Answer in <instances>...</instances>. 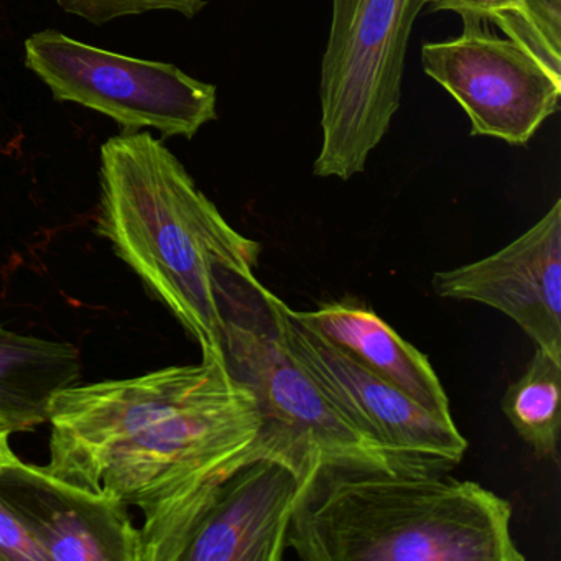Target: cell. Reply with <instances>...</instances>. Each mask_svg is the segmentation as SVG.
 Returning <instances> with one entry per match:
<instances>
[{
  "instance_id": "cell-2",
  "label": "cell",
  "mask_w": 561,
  "mask_h": 561,
  "mask_svg": "<svg viewBox=\"0 0 561 561\" xmlns=\"http://www.w3.org/2000/svg\"><path fill=\"white\" fill-rule=\"evenodd\" d=\"M96 234L202 353H222L226 278L259 280L262 245L236 231L165 144L124 133L101 147Z\"/></svg>"
},
{
  "instance_id": "cell-12",
  "label": "cell",
  "mask_w": 561,
  "mask_h": 561,
  "mask_svg": "<svg viewBox=\"0 0 561 561\" xmlns=\"http://www.w3.org/2000/svg\"><path fill=\"white\" fill-rule=\"evenodd\" d=\"M291 314L420 405L453 419L445 387L428 356L403 340L376 311L346 300L323 304L317 310H291Z\"/></svg>"
},
{
  "instance_id": "cell-4",
  "label": "cell",
  "mask_w": 561,
  "mask_h": 561,
  "mask_svg": "<svg viewBox=\"0 0 561 561\" xmlns=\"http://www.w3.org/2000/svg\"><path fill=\"white\" fill-rule=\"evenodd\" d=\"M222 354L257 400L304 488L321 472L416 476L364 435L295 357L282 334L277 297L259 280L226 278Z\"/></svg>"
},
{
  "instance_id": "cell-7",
  "label": "cell",
  "mask_w": 561,
  "mask_h": 561,
  "mask_svg": "<svg viewBox=\"0 0 561 561\" xmlns=\"http://www.w3.org/2000/svg\"><path fill=\"white\" fill-rule=\"evenodd\" d=\"M422 67L465 111L472 137L525 146L560 110L561 77L482 21H462L459 37L423 45Z\"/></svg>"
},
{
  "instance_id": "cell-14",
  "label": "cell",
  "mask_w": 561,
  "mask_h": 561,
  "mask_svg": "<svg viewBox=\"0 0 561 561\" xmlns=\"http://www.w3.org/2000/svg\"><path fill=\"white\" fill-rule=\"evenodd\" d=\"M561 363L535 347L524 373L502 397V412L538 459L558 461Z\"/></svg>"
},
{
  "instance_id": "cell-3",
  "label": "cell",
  "mask_w": 561,
  "mask_h": 561,
  "mask_svg": "<svg viewBox=\"0 0 561 561\" xmlns=\"http://www.w3.org/2000/svg\"><path fill=\"white\" fill-rule=\"evenodd\" d=\"M507 499L445 472H321L301 489L288 550L305 561H524Z\"/></svg>"
},
{
  "instance_id": "cell-15",
  "label": "cell",
  "mask_w": 561,
  "mask_h": 561,
  "mask_svg": "<svg viewBox=\"0 0 561 561\" xmlns=\"http://www.w3.org/2000/svg\"><path fill=\"white\" fill-rule=\"evenodd\" d=\"M511 41L561 77V0H520V21Z\"/></svg>"
},
{
  "instance_id": "cell-11",
  "label": "cell",
  "mask_w": 561,
  "mask_h": 561,
  "mask_svg": "<svg viewBox=\"0 0 561 561\" xmlns=\"http://www.w3.org/2000/svg\"><path fill=\"white\" fill-rule=\"evenodd\" d=\"M304 481L282 458H259L219 489L180 561H280Z\"/></svg>"
},
{
  "instance_id": "cell-18",
  "label": "cell",
  "mask_w": 561,
  "mask_h": 561,
  "mask_svg": "<svg viewBox=\"0 0 561 561\" xmlns=\"http://www.w3.org/2000/svg\"><path fill=\"white\" fill-rule=\"evenodd\" d=\"M0 561H47L19 515L0 497Z\"/></svg>"
},
{
  "instance_id": "cell-19",
  "label": "cell",
  "mask_w": 561,
  "mask_h": 561,
  "mask_svg": "<svg viewBox=\"0 0 561 561\" xmlns=\"http://www.w3.org/2000/svg\"><path fill=\"white\" fill-rule=\"evenodd\" d=\"M19 461L21 459L15 455L14 449L11 448V433L0 428V471L18 465Z\"/></svg>"
},
{
  "instance_id": "cell-1",
  "label": "cell",
  "mask_w": 561,
  "mask_h": 561,
  "mask_svg": "<svg viewBox=\"0 0 561 561\" xmlns=\"http://www.w3.org/2000/svg\"><path fill=\"white\" fill-rule=\"evenodd\" d=\"M48 423L45 471L139 508L142 561H180L221 485L249 462L291 465L251 390L213 351L198 364L70 387Z\"/></svg>"
},
{
  "instance_id": "cell-10",
  "label": "cell",
  "mask_w": 561,
  "mask_h": 561,
  "mask_svg": "<svg viewBox=\"0 0 561 561\" xmlns=\"http://www.w3.org/2000/svg\"><path fill=\"white\" fill-rule=\"evenodd\" d=\"M0 497L19 515L47 561H142L129 505L55 478L41 466L0 471Z\"/></svg>"
},
{
  "instance_id": "cell-16",
  "label": "cell",
  "mask_w": 561,
  "mask_h": 561,
  "mask_svg": "<svg viewBox=\"0 0 561 561\" xmlns=\"http://www.w3.org/2000/svg\"><path fill=\"white\" fill-rule=\"evenodd\" d=\"M65 12L94 25L114 19L140 15L152 11H173L193 19L206 8V0H57Z\"/></svg>"
},
{
  "instance_id": "cell-8",
  "label": "cell",
  "mask_w": 561,
  "mask_h": 561,
  "mask_svg": "<svg viewBox=\"0 0 561 561\" xmlns=\"http://www.w3.org/2000/svg\"><path fill=\"white\" fill-rule=\"evenodd\" d=\"M285 343L347 419L413 474L446 472L469 443L455 420L436 415L390 386L340 347L295 320L277 298Z\"/></svg>"
},
{
  "instance_id": "cell-17",
  "label": "cell",
  "mask_w": 561,
  "mask_h": 561,
  "mask_svg": "<svg viewBox=\"0 0 561 561\" xmlns=\"http://www.w3.org/2000/svg\"><path fill=\"white\" fill-rule=\"evenodd\" d=\"M430 12H456L462 21L497 25L511 38L520 21V0H428Z\"/></svg>"
},
{
  "instance_id": "cell-6",
  "label": "cell",
  "mask_w": 561,
  "mask_h": 561,
  "mask_svg": "<svg viewBox=\"0 0 561 561\" xmlns=\"http://www.w3.org/2000/svg\"><path fill=\"white\" fill-rule=\"evenodd\" d=\"M25 65L50 88L55 100L98 111L124 133L152 127L165 137L193 139L218 119L215 84L195 80L173 65L101 50L60 32L28 37Z\"/></svg>"
},
{
  "instance_id": "cell-13",
  "label": "cell",
  "mask_w": 561,
  "mask_h": 561,
  "mask_svg": "<svg viewBox=\"0 0 561 561\" xmlns=\"http://www.w3.org/2000/svg\"><path fill=\"white\" fill-rule=\"evenodd\" d=\"M81 376L83 360L73 344L0 327V428L12 435L48 423L55 397L78 386Z\"/></svg>"
},
{
  "instance_id": "cell-5",
  "label": "cell",
  "mask_w": 561,
  "mask_h": 561,
  "mask_svg": "<svg viewBox=\"0 0 561 561\" xmlns=\"http://www.w3.org/2000/svg\"><path fill=\"white\" fill-rule=\"evenodd\" d=\"M428 0H333L321 64V142L313 173L343 182L366 170L402 101L407 48Z\"/></svg>"
},
{
  "instance_id": "cell-9",
  "label": "cell",
  "mask_w": 561,
  "mask_h": 561,
  "mask_svg": "<svg viewBox=\"0 0 561 561\" xmlns=\"http://www.w3.org/2000/svg\"><path fill=\"white\" fill-rule=\"evenodd\" d=\"M435 294L511 318L535 347L561 363V199L501 251L436 272Z\"/></svg>"
}]
</instances>
